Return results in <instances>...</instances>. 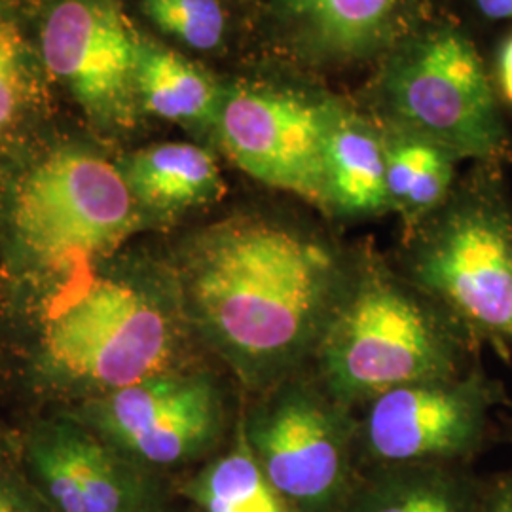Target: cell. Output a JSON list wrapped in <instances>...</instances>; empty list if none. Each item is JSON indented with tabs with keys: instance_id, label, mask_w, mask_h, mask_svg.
<instances>
[{
	"instance_id": "22",
	"label": "cell",
	"mask_w": 512,
	"mask_h": 512,
	"mask_svg": "<svg viewBox=\"0 0 512 512\" xmlns=\"http://www.w3.org/2000/svg\"><path fill=\"white\" fill-rule=\"evenodd\" d=\"M497 78L501 92L512 105V35L503 42L497 57Z\"/></svg>"
},
{
	"instance_id": "1",
	"label": "cell",
	"mask_w": 512,
	"mask_h": 512,
	"mask_svg": "<svg viewBox=\"0 0 512 512\" xmlns=\"http://www.w3.org/2000/svg\"><path fill=\"white\" fill-rule=\"evenodd\" d=\"M353 258L293 224L236 215L192 234L169 268L192 334L260 395L310 368Z\"/></svg>"
},
{
	"instance_id": "6",
	"label": "cell",
	"mask_w": 512,
	"mask_h": 512,
	"mask_svg": "<svg viewBox=\"0 0 512 512\" xmlns=\"http://www.w3.org/2000/svg\"><path fill=\"white\" fill-rule=\"evenodd\" d=\"M239 420L260 469L294 512H327L344 497L355 412L332 399L311 368L256 395Z\"/></svg>"
},
{
	"instance_id": "14",
	"label": "cell",
	"mask_w": 512,
	"mask_h": 512,
	"mask_svg": "<svg viewBox=\"0 0 512 512\" xmlns=\"http://www.w3.org/2000/svg\"><path fill=\"white\" fill-rule=\"evenodd\" d=\"M404 0H279L296 40L325 59L374 52L393 33Z\"/></svg>"
},
{
	"instance_id": "4",
	"label": "cell",
	"mask_w": 512,
	"mask_h": 512,
	"mask_svg": "<svg viewBox=\"0 0 512 512\" xmlns=\"http://www.w3.org/2000/svg\"><path fill=\"white\" fill-rule=\"evenodd\" d=\"M120 167L84 148H57L14 184L6 224L14 255L55 293L101 272L145 226Z\"/></svg>"
},
{
	"instance_id": "19",
	"label": "cell",
	"mask_w": 512,
	"mask_h": 512,
	"mask_svg": "<svg viewBox=\"0 0 512 512\" xmlns=\"http://www.w3.org/2000/svg\"><path fill=\"white\" fill-rule=\"evenodd\" d=\"M150 21L194 50L220 46L226 18L219 0H143Z\"/></svg>"
},
{
	"instance_id": "16",
	"label": "cell",
	"mask_w": 512,
	"mask_h": 512,
	"mask_svg": "<svg viewBox=\"0 0 512 512\" xmlns=\"http://www.w3.org/2000/svg\"><path fill=\"white\" fill-rule=\"evenodd\" d=\"M137 90L141 109L194 128H215L224 97L200 67L147 38L139 44Z\"/></svg>"
},
{
	"instance_id": "17",
	"label": "cell",
	"mask_w": 512,
	"mask_h": 512,
	"mask_svg": "<svg viewBox=\"0 0 512 512\" xmlns=\"http://www.w3.org/2000/svg\"><path fill=\"white\" fill-rule=\"evenodd\" d=\"M448 465H384L346 512H486V501Z\"/></svg>"
},
{
	"instance_id": "9",
	"label": "cell",
	"mask_w": 512,
	"mask_h": 512,
	"mask_svg": "<svg viewBox=\"0 0 512 512\" xmlns=\"http://www.w3.org/2000/svg\"><path fill=\"white\" fill-rule=\"evenodd\" d=\"M80 421L135 463L181 465L217 448L228 429L226 397L207 370L175 368L90 397Z\"/></svg>"
},
{
	"instance_id": "25",
	"label": "cell",
	"mask_w": 512,
	"mask_h": 512,
	"mask_svg": "<svg viewBox=\"0 0 512 512\" xmlns=\"http://www.w3.org/2000/svg\"><path fill=\"white\" fill-rule=\"evenodd\" d=\"M511 427H512V425H511Z\"/></svg>"
},
{
	"instance_id": "5",
	"label": "cell",
	"mask_w": 512,
	"mask_h": 512,
	"mask_svg": "<svg viewBox=\"0 0 512 512\" xmlns=\"http://www.w3.org/2000/svg\"><path fill=\"white\" fill-rule=\"evenodd\" d=\"M412 232L403 274L478 348L512 351V205L494 165Z\"/></svg>"
},
{
	"instance_id": "21",
	"label": "cell",
	"mask_w": 512,
	"mask_h": 512,
	"mask_svg": "<svg viewBox=\"0 0 512 512\" xmlns=\"http://www.w3.org/2000/svg\"><path fill=\"white\" fill-rule=\"evenodd\" d=\"M0 512H38L29 497L12 482L0 478Z\"/></svg>"
},
{
	"instance_id": "15",
	"label": "cell",
	"mask_w": 512,
	"mask_h": 512,
	"mask_svg": "<svg viewBox=\"0 0 512 512\" xmlns=\"http://www.w3.org/2000/svg\"><path fill=\"white\" fill-rule=\"evenodd\" d=\"M327 213L370 217L389 211L384 139L363 122L336 114L325 150Z\"/></svg>"
},
{
	"instance_id": "11",
	"label": "cell",
	"mask_w": 512,
	"mask_h": 512,
	"mask_svg": "<svg viewBox=\"0 0 512 512\" xmlns=\"http://www.w3.org/2000/svg\"><path fill=\"white\" fill-rule=\"evenodd\" d=\"M141 37L112 0H57L40 29L44 65L97 126L131 128Z\"/></svg>"
},
{
	"instance_id": "3",
	"label": "cell",
	"mask_w": 512,
	"mask_h": 512,
	"mask_svg": "<svg viewBox=\"0 0 512 512\" xmlns=\"http://www.w3.org/2000/svg\"><path fill=\"white\" fill-rule=\"evenodd\" d=\"M188 334L171 268L152 275L99 272L52 294L40 365L57 384L97 397L183 368Z\"/></svg>"
},
{
	"instance_id": "8",
	"label": "cell",
	"mask_w": 512,
	"mask_h": 512,
	"mask_svg": "<svg viewBox=\"0 0 512 512\" xmlns=\"http://www.w3.org/2000/svg\"><path fill=\"white\" fill-rule=\"evenodd\" d=\"M505 403L503 385L476 361L458 376L401 385L363 404L355 412L357 450L382 467L471 458Z\"/></svg>"
},
{
	"instance_id": "20",
	"label": "cell",
	"mask_w": 512,
	"mask_h": 512,
	"mask_svg": "<svg viewBox=\"0 0 512 512\" xmlns=\"http://www.w3.org/2000/svg\"><path fill=\"white\" fill-rule=\"evenodd\" d=\"M35 76L18 27L0 16V135L16 128L31 105Z\"/></svg>"
},
{
	"instance_id": "10",
	"label": "cell",
	"mask_w": 512,
	"mask_h": 512,
	"mask_svg": "<svg viewBox=\"0 0 512 512\" xmlns=\"http://www.w3.org/2000/svg\"><path fill=\"white\" fill-rule=\"evenodd\" d=\"M336 114L300 93L238 88L224 93L215 133L251 179L327 213L325 150Z\"/></svg>"
},
{
	"instance_id": "18",
	"label": "cell",
	"mask_w": 512,
	"mask_h": 512,
	"mask_svg": "<svg viewBox=\"0 0 512 512\" xmlns=\"http://www.w3.org/2000/svg\"><path fill=\"white\" fill-rule=\"evenodd\" d=\"M186 494L205 512H294L260 469L241 420L234 446L211 461L186 486Z\"/></svg>"
},
{
	"instance_id": "12",
	"label": "cell",
	"mask_w": 512,
	"mask_h": 512,
	"mask_svg": "<svg viewBox=\"0 0 512 512\" xmlns=\"http://www.w3.org/2000/svg\"><path fill=\"white\" fill-rule=\"evenodd\" d=\"M27 463L57 512H143L139 463L73 418L42 421L27 439Z\"/></svg>"
},
{
	"instance_id": "2",
	"label": "cell",
	"mask_w": 512,
	"mask_h": 512,
	"mask_svg": "<svg viewBox=\"0 0 512 512\" xmlns=\"http://www.w3.org/2000/svg\"><path fill=\"white\" fill-rule=\"evenodd\" d=\"M478 349L403 272L363 253L310 368L332 399L357 412L395 387L463 374Z\"/></svg>"
},
{
	"instance_id": "7",
	"label": "cell",
	"mask_w": 512,
	"mask_h": 512,
	"mask_svg": "<svg viewBox=\"0 0 512 512\" xmlns=\"http://www.w3.org/2000/svg\"><path fill=\"white\" fill-rule=\"evenodd\" d=\"M385 95L403 131L459 160L495 165L507 154V129L475 44L439 27L416 38L391 65Z\"/></svg>"
},
{
	"instance_id": "23",
	"label": "cell",
	"mask_w": 512,
	"mask_h": 512,
	"mask_svg": "<svg viewBox=\"0 0 512 512\" xmlns=\"http://www.w3.org/2000/svg\"><path fill=\"white\" fill-rule=\"evenodd\" d=\"M486 512H512V480H505L486 499Z\"/></svg>"
},
{
	"instance_id": "13",
	"label": "cell",
	"mask_w": 512,
	"mask_h": 512,
	"mask_svg": "<svg viewBox=\"0 0 512 512\" xmlns=\"http://www.w3.org/2000/svg\"><path fill=\"white\" fill-rule=\"evenodd\" d=\"M120 171L145 215H179L219 202L226 192L215 156L192 143L141 148L129 154Z\"/></svg>"
},
{
	"instance_id": "24",
	"label": "cell",
	"mask_w": 512,
	"mask_h": 512,
	"mask_svg": "<svg viewBox=\"0 0 512 512\" xmlns=\"http://www.w3.org/2000/svg\"><path fill=\"white\" fill-rule=\"evenodd\" d=\"M478 10L490 19H512V0H476Z\"/></svg>"
}]
</instances>
